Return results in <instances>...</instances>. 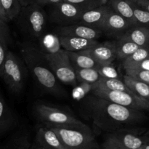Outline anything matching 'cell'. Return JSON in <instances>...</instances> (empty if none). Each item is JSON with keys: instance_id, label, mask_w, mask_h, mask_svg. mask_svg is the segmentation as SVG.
I'll list each match as a JSON object with an SVG mask.
<instances>
[{"instance_id": "cell-43", "label": "cell", "mask_w": 149, "mask_h": 149, "mask_svg": "<svg viewBox=\"0 0 149 149\" xmlns=\"http://www.w3.org/2000/svg\"><path fill=\"white\" fill-rule=\"evenodd\" d=\"M0 149H1V146H0Z\"/></svg>"}, {"instance_id": "cell-24", "label": "cell", "mask_w": 149, "mask_h": 149, "mask_svg": "<svg viewBox=\"0 0 149 149\" xmlns=\"http://www.w3.org/2000/svg\"><path fill=\"white\" fill-rule=\"evenodd\" d=\"M11 42L10 31L7 23L0 20V74L6 55L8 52L9 45Z\"/></svg>"}, {"instance_id": "cell-3", "label": "cell", "mask_w": 149, "mask_h": 149, "mask_svg": "<svg viewBox=\"0 0 149 149\" xmlns=\"http://www.w3.org/2000/svg\"><path fill=\"white\" fill-rule=\"evenodd\" d=\"M48 17L42 5L33 2L23 7L15 19L20 31L29 38V40L37 41L46 33Z\"/></svg>"}, {"instance_id": "cell-20", "label": "cell", "mask_w": 149, "mask_h": 149, "mask_svg": "<svg viewBox=\"0 0 149 149\" xmlns=\"http://www.w3.org/2000/svg\"><path fill=\"white\" fill-rule=\"evenodd\" d=\"M68 55L75 68H97L98 66L88 50L68 52Z\"/></svg>"}, {"instance_id": "cell-42", "label": "cell", "mask_w": 149, "mask_h": 149, "mask_svg": "<svg viewBox=\"0 0 149 149\" xmlns=\"http://www.w3.org/2000/svg\"><path fill=\"white\" fill-rule=\"evenodd\" d=\"M147 48H148V52H149V45L148 47H147Z\"/></svg>"}, {"instance_id": "cell-18", "label": "cell", "mask_w": 149, "mask_h": 149, "mask_svg": "<svg viewBox=\"0 0 149 149\" xmlns=\"http://www.w3.org/2000/svg\"><path fill=\"white\" fill-rule=\"evenodd\" d=\"M119 37L130 40L140 47H147L149 45V26H132Z\"/></svg>"}, {"instance_id": "cell-31", "label": "cell", "mask_w": 149, "mask_h": 149, "mask_svg": "<svg viewBox=\"0 0 149 149\" xmlns=\"http://www.w3.org/2000/svg\"><path fill=\"white\" fill-rule=\"evenodd\" d=\"M129 1L132 4L134 16H135V20H136L137 25L149 26V12L140 7L133 1H130V0Z\"/></svg>"}, {"instance_id": "cell-40", "label": "cell", "mask_w": 149, "mask_h": 149, "mask_svg": "<svg viewBox=\"0 0 149 149\" xmlns=\"http://www.w3.org/2000/svg\"><path fill=\"white\" fill-rule=\"evenodd\" d=\"M30 149H44V148H42V147H41L37 143L35 142L34 141H33V142H32V144H31V146Z\"/></svg>"}, {"instance_id": "cell-2", "label": "cell", "mask_w": 149, "mask_h": 149, "mask_svg": "<svg viewBox=\"0 0 149 149\" xmlns=\"http://www.w3.org/2000/svg\"><path fill=\"white\" fill-rule=\"evenodd\" d=\"M20 52L29 73L42 90L56 97L65 95V90L51 69L45 53L33 41L28 39L22 42Z\"/></svg>"}, {"instance_id": "cell-6", "label": "cell", "mask_w": 149, "mask_h": 149, "mask_svg": "<svg viewBox=\"0 0 149 149\" xmlns=\"http://www.w3.org/2000/svg\"><path fill=\"white\" fill-rule=\"evenodd\" d=\"M49 127V126H48ZM59 137L64 149H97L93 131L89 128L49 127Z\"/></svg>"}, {"instance_id": "cell-37", "label": "cell", "mask_w": 149, "mask_h": 149, "mask_svg": "<svg viewBox=\"0 0 149 149\" xmlns=\"http://www.w3.org/2000/svg\"><path fill=\"white\" fill-rule=\"evenodd\" d=\"M149 12V0H130Z\"/></svg>"}, {"instance_id": "cell-34", "label": "cell", "mask_w": 149, "mask_h": 149, "mask_svg": "<svg viewBox=\"0 0 149 149\" xmlns=\"http://www.w3.org/2000/svg\"><path fill=\"white\" fill-rule=\"evenodd\" d=\"M101 149H127L112 138L106 135V139L102 144Z\"/></svg>"}, {"instance_id": "cell-25", "label": "cell", "mask_w": 149, "mask_h": 149, "mask_svg": "<svg viewBox=\"0 0 149 149\" xmlns=\"http://www.w3.org/2000/svg\"><path fill=\"white\" fill-rule=\"evenodd\" d=\"M124 82L132 93L139 97L149 100V84L143 81H138L130 76L125 74L123 77Z\"/></svg>"}, {"instance_id": "cell-33", "label": "cell", "mask_w": 149, "mask_h": 149, "mask_svg": "<svg viewBox=\"0 0 149 149\" xmlns=\"http://www.w3.org/2000/svg\"><path fill=\"white\" fill-rule=\"evenodd\" d=\"M125 72L127 75L149 84V71L140 68H127L125 69Z\"/></svg>"}, {"instance_id": "cell-14", "label": "cell", "mask_w": 149, "mask_h": 149, "mask_svg": "<svg viewBox=\"0 0 149 149\" xmlns=\"http://www.w3.org/2000/svg\"><path fill=\"white\" fill-rule=\"evenodd\" d=\"M33 141L44 149H64L56 132L46 125H42L37 128Z\"/></svg>"}, {"instance_id": "cell-1", "label": "cell", "mask_w": 149, "mask_h": 149, "mask_svg": "<svg viewBox=\"0 0 149 149\" xmlns=\"http://www.w3.org/2000/svg\"><path fill=\"white\" fill-rule=\"evenodd\" d=\"M88 109L93 124L107 133L137 126L146 119L142 111L130 109L94 95L89 100Z\"/></svg>"}, {"instance_id": "cell-36", "label": "cell", "mask_w": 149, "mask_h": 149, "mask_svg": "<svg viewBox=\"0 0 149 149\" xmlns=\"http://www.w3.org/2000/svg\"><path fill=\"white\" fill-rule=\"evenodd\" d=\"M64 0H34V2L40 4L42 6L45 5H53L63 1Z\"/></svg>"}, {"instance_id": "cell-29", "label": "cell", "mask_w": 149, "mask_h": 149, "mask_svg": "<svg viewBox=\"0 0 149 149\" xmlns=\"http://www.w3.org/2000/svg\"><path fill=\"white\" fill-rule=\"evenodd\" d=\"M149 58V52L147 47H140L135 52L130 55L129 57L122 61V66L124 69L130 68V67L135 65L141 61Z\"/></svg>"}, {"instance_id": "cell-41", "label": "cell", "mask_w": 149, "mask_h": 149, "mask_svg": "<svg viewBox=\"0 0 149 149\" xmlns=\"http://www.w3.org/2000/svg\"><path fill=\"white\" fill-rule=\"evenodd\" d=\"M141 149H149V141H148L146 144H144Z\"/></svg>"}, {"instance_id": "cell-9", "label": "cell", "mask_w": 149, "mask_h": 149, "mask_svg": "<svg viewBox=\"0 0 149 149\" xmlns=\"http://www.w3.org/2000/svg\"><path fill=\"white\" fill-rule=\"evenodd\" d=\"M107 135L127 149H141L149 141V130L138 126L122 128Z\"/></svg>"}, {"instance_id": "cell-13", "label": "cell", "mask_w": 149, "mask_h": 149, "mask_svg": "<svg viewBox=\"0 0 149 149\" xmlns=\"http://www.w3.org/2000/svg\"><path fill=\"white\" fill-rule=\"evenodd\" d=\"M98 65L113 63L116 59V49L115 40L98 43L93 47L87 49Z\"/></svg>"}, {"instance_id": "cell-7", "label": "cell", "mask_w": 149, "mask_h": 149, "mask_svg": "<svg viewBox=\"0 0 149 149\" xmlns=\"http://www.w3.org/2000/svg\"><path fill=\"white\" fill-rule=\"evenodd\" d=\"M51 69L60 82L75 86L77 83L75 68L71 63L68 51L61 49L52 54H45Z\"/></svg>"}, {"instance_id": "cell-17", "label": "cell", "mask_w": 149, "mask_h": 149, "mask_svg": "<svg viewBox=\"0 0 149 149\" xmlns=\"http://www.w3.org/2000/svg\"><path fill=\"white\" fill-rule=\"evenodd\" d=\"M17 124V118L0 93V135L13 130Z\"/></svg>"}, {"instance_id": "cell-26", "label": "cell", "mask_w": 149, "mask_h": 149, "mask_svg": "<svg viewBox=\"0 0 149 149\" xmlns=\"http://www.w3.org/2000/svg\"><path fill=\"white\" fill-rule=\"evenodd\" d=\"M99 88L105 89L109 90H119V91H125L128 93H132L126 85L123 80L120 79H107L100 77L96 84L93 86V89Z\"/></svg>"}, {"instance_id": "cell-5", "label": "cell", "mask_w": 149, "mask_h": 149, "mask_svg": "<svg viewBox=\"0 0 149 149\" xmlns=\"http://www.w3.org/2000/svg\"><path fill=\"white\" fill-rule=\"evenodd\" d=\"M33 111L38 120L46 126L83 129L89 128L87 125L67 111L49 106L46 103H36L33 106Z\"/></svg>"}, {"instance_id": "cell-27", "label": "cell", "mask_w": 149, "mask_h": 149, "mask_svg": "<svg viewBox=\"0 0 149 149\" xmlns=\"http://www.w3.org/2000/svg\"><path fill=\"white\" fill-rule=\"evenodd\" d=\"M77 81L94 85L100 79L97 68H75Z\"/></svg>"}, {"instance_id": "cell-8", "label": "cell", "mask_w": 149, "mask_h": 149, "mask_svg": "<svg viewBox=\"0 0 149 149\" xmlns=\"http://www.w3.org/2000/svg\"><path fill=\"white\" fill-rule=\"evenodd\" d=\"M93 93L94 95L130 109L142 111L149 110V100L132 93L94 88Z\"/></svg>"}, {"instance_id": "cell-4", "label": "cell", "mask_w": 149, "mask_h": 149, "mask_svg": "<svg viewBox=\"0 0 149 149\" xmlns=\"http://www.w3.org/2000/svg\"><path fill=\"white\" fill-rule=\"evenodd\" d=\"M29 69L22 57L9 50L6 55L0 77L3 79L7 88L15 95L23 93L27 80Z\"/></svg>"}, {"instance_id": "cell-21", "label": "cell", "mask_w": 149, "mask_h": 149, "mask_svg": "<svg viewBox=\"0 0 149 149\" xmlns=\"http://www.w3.org/2000/svg\"><path fill=\"white\" fill-rule=\"evenodd\" d=\"M39 49L45 54H52L63 49L60 42L59 36L55 33H45L39 39Z\"/></svg>"}, {"instance_id": "cell-35", "label": "cell", "mask_w": 149, "mask_h": 149, "mask_svg": "<svg viewBox=\"0 0 149 149\" xmlns=\"http://www.w3.org/2000/svg\"><path fill=\"white\" fill-rule=\"evenodd\" d=\"M127 68H140V69H143L149 71V58H146V59L141 61V62L135 64V65H132V66Z\"/></svg>"}, {"instance_id": "cell-11", "label": "cell", "mask_w": 149, "mask_h": 149, "mask_svg": "<svg viewBox=\"0 0 149 149\" xmlns=\"http://www.w3.org/2000/svg\"><path fill=\"white\" fill-rule=\"evenodd\" d=\"M53 32L58 36H76L93 40H97L103 35V31L100 29L80 23L69 26H58Z\"/></svg>"}, {"instance_id": "cell-19", "label": "cell", "mask_w": 149, "mask_h": 149, "mask_svg": "<svg viewBox=\"0 0 149 149\" xmlns=\"http://www.w3.org/2000/svg\"><path fill=\"white\" fill-rule=\"evenodd\" d=\"M32 142L29 132L20 130L13 134L1 146V149H30Z\"/></svg>"}, {"instance_id": "cell-12", "label": "cell", "mask_w": 149, "mask_h": 149, "mask_svg": "<svg viewBox=\"0 0 149 149\" xmlns=\"http://www.w3.org/2000/svg\"><path fill=\"white\" fill-rule=\"evenodd\" d=\"M131 26L132 25L128 20L111 8L101 31L103 34L117 39L124 34Z\"/></svg>"}, {"instance_id": "cell-10", "label": "cell", "mask_w": 149, "mask_h": 149, "mask_svg": "<svg viewBox=\"0 0 149 149\" xmlns=\"http://www.w3.org/2000/svg\"><path fill=\"white\" fill-rule=\"evenodd\" d=\"M84 12L85 11L75 4L63 1L51 5L48 17L58 26H69L79 23Z\"/></svg>"}, {"instance_id": "cell-22", "label": "cell", "mask_w": 149, "mask_h": 149, "mask_svg": "<svg viewBox=\"0 0 149 149\" xmlns=\"http://www.w3.org/2000/svg\"><path fill=\"white\" fill-rule=\"evenodd\" d=\"M108 4L113 11L125 17L132 26L137 25L132 4L129 0H109Z\"/></svg>"}, {"instance_id": "cell-23", "label": "cell", "mask_w": 149, "mask_h": 149, "mask_svg": "<svg viewBox=\"0 0 149 149\" xmlns=\"http://www.w3.org/2000/svg\"><path fill=\"white\" fill-rule=\"evenodd\" d=\"M116 49V59L123 61L140 48L138 45L123 37L115 39Z\"/></svg>"}, {"instance_id": "cell-30", "label": "cell", "mask_w": 149, "mask_h": 149, "mask_svg": "<svg viewBox=\"0 0 149 149\" xmlns=\"http://www.w3.org/2000/svg\"><path fill=\"white\" fill-rule=\"evenodd\" d=\"M67 2L75 4L84 11L97 8L108 4L109 0H64Z\"/></svg>"}, {"instance_id": "cell-32", "label": "cell", "mask_w": 149, "mask_h": 149, "mask_svg": "<svg viewBox=\"0 0 149 149\" xmlns=\"http://www.w3.org/2000/svg\"><path fill=\"white\" fill-rule=\"evenodd\" d=\"M97 70L100 77L107 79H119V74L113 63L98 65Z\"/></svg>"}, {"instance_id": "cell-38", "label": "cell", "mask_w": 149, "mask_h": 149, "mask_svg": "<svg viewBox=\"0 0 149 149\" xmlns=\"http://www.w3.org/2000/svg\"><path fill=\"white\" fill-rule=\"evenodd\" d=\"M0 20L5 22V23H9L7 16L5 15V13H4V9H3L2 5H1V0H0Z\"/></svg>"}, {"instance_id": "cell-39", "label": "cell", "mask_w": 149, "mask_h": 149, "mask_svg": "<svg viewBox=\"0 0 149 149\" xmlns=\"http://www.w3.org/2000/svg\"><path fill=\"white\" fill-rule=\"evenodd\" d=\"M18 1H20V3L23 7H26V6L34 2V0H18Z\"/></svg>"}, {"instance_id": "cell-28", "label": "cell", "mask_w": 149, "mask_h": 149, "mask_svg": "<svg viewBox=\"0 0 149 149\" xmlns=\"http://www.w3.org/2000/svg\"><path fill=\"white\" fill-rule=\"evenodd\" d=\"M1 2L8 21L15 20L23 8L20 1L18 0H1Z\"/></svg>"}, {"instance_id": "cell-15", "label": "cell", "mask_w": 149, "mask_h": 149, "mask_svg": "<svg viewBox=\"0 0 149 149\" xmlns=\"http://www.w3.org/2000/svg\"><path fill=\"white\" fill-rule=\"evenodd\" d=\"M110 10L111 7L108 4L87 10L81 15L79 23L101 30Z\"/></svg>"}, {"instance_id": "cell-16", "label": "cell", "mask_w": 149, "mask_h": 149, "mask_svg": "<svg viewBox=\"0 0 149 149\" xmlns=\"http://www.w3.org/2000/svg\"><path fill=\"white\" fill-rule=\"evenodd\" d=\"M61 47L68 52H80L90 49L98 43L97 40L76 36H59Z\"/></svg>"}]
</instances>
